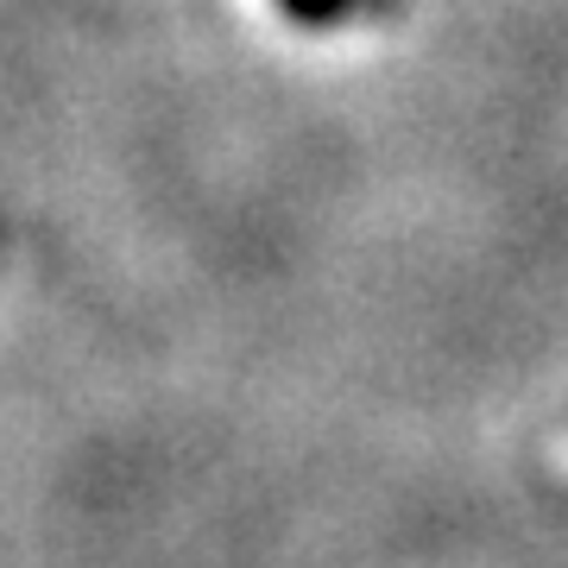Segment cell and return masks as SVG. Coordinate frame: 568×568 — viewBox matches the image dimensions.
<instances>
[{
    "mask_svg": "<svg viewBox=\"0 0 568 568\" xmlns=\"http://www.w3.org/2000/svg\"><path fill=\"white\" fill-rule=\"evenodd\" d=\"M278 7L291 13V20H304V26H335L354 0H278Z\"/></svg>",
    "mask_w": 568,
    "mask_h": 568,
    "instance_id": "cell-1",
    "label": "cell"
}]
</instances>
